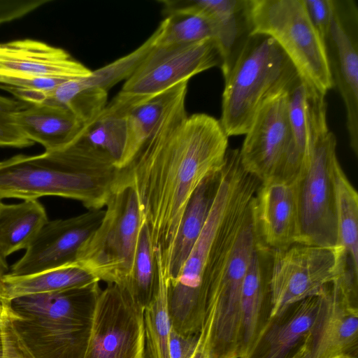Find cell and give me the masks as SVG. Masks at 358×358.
<instances>
[{
	"instance_id": "obj_10",
	"label": "cell",
	"mask_w": 358,
	"mask_h": 358,
	"mask_svg": "<svg viewBox=\"0 0 358 358\" xmlns=\"http://www.w3.org/2000/svg\"><path fill=\"white\" fill-rule=\"evenodd\" d=\"M336 138L329 131L315 143L308 163L293 183L299 220L296 243L338 245L334 167L338 160Z\"/></svg>"
},
{
	"instance_id": "obj_24",
	"label": "cell",
	"mask_w": 358,
	"mask_h": 358,
	"mask_svg": "<svg viewBox=\"0 0 358 358\" xmlns=\"http://www.w3.org/2000/svg\"><path fill=\"white\" fill-rule=\"evenodd\" d=\"M220 171L199 185L186 206L167 265L170 281L178 275L205 224L217 189Z\"/></svg>"
},
{
	"instance_id": "obj_36",
	"label": "cell",
	"mask_w": 358,
	"mask_h": 358,
	"mask_svg": "<svg viewBox=\"0 0 358 358\" xmlns=\"http://www.w3.org/2000/svg\"><path fill=\"white\" fill-rule=\"evenodd\" d=\"M50 0H0V24L20 19Z\"/></svg>"
},
{
	"instance_id": "obj_46",
	"label": "cell",
	"mask_w": 358,
	"mask_h": 358,
	"mask_svg": "<svg viewBox=\"0 0 358 358\" xmlns=\"http://www.w3.org/2000/svg\"><path fill=\"white\" fill-rule=\"evenodd\" d=\"M1 312H2V310L0 312V319H1Z\"/></svg>"
},
{
	"instance_id": "obj_9",
	"label": "cell",
	"mask_w": 358,
	"mask_h": 358,
	"mask_svg": "<svg viewBox=\"0 0 358 358\" xmlns=\"http://www.w3.org/2000/svg\"><path fill=\"white\" fill-rule=\"evenodd\" d=\"M346 271L344 251L340 245L294 243L273 251L269 317L282 314L303 299L322 296Z\"/></svg>"
},
{
	"instance_id": "obj_20",
	"label": "cell",
	"mask_w": 358,
	"mask_h": 358,
	"mask_svg": "<svg viewBox=\"0 0 358 358\" xmlns=\"http://www.w3.org/2000/svg\"><path fill=\"white\" fill-rule=\"evenodd\" d=\"M0 69L25 76L65 79L85 78L92 73L64 49L32 39L0 43Z\"/></svg>"
},
{
	"instance_id": "obj_35",
	"label": "cell",
	"mask_w": 358,
	"mask_h": 358,
	"mask_svg": "<svg viewBox=\"0 0 358 358\" xmlns=\"http://www.w3.org/2000/svg\"><path fill=\"white\" fill-rule=\"evenodd\" d=\"M311 23L324 41L330 29L334 0H304Z\"/></svg>"
},
{
	"instance_id": "obj_13",
	"label": "cell",
	"mask_w": 358,
	"mask_h": 358,
	"mask_svg": "<svg viewBox=\"0 0 358 358\" xmlns=\"http://www.w3.org/2000/svg\"><path fill=\"white\" fill-rule=\"evenodd\" d=\"M334 83L343 101L350 148L358 156V8L352 0H334L324 40Z\"/></svg>"
},
{
	"instance_id": "obj_18",
	"label": "cell",
	"mask_w": 358,
	"mask_h": 358,
	"mask_svg": "<svg viewBox=\"0 0 358 358\" xmlns=\"http://www.w3.org/2000/svg\"><path fill=\"white\" fill-rule=\"evenodd\" d=\"M254 215L259 243L271 251L296 243L299 220L294 185L273 178L262 182L255 196Z\"/></svg>"
},
{
	"instance_id": "obj_38",
	"label": "cell",
	"mask_w": 358,
	"mask_h": 358,
	"mask_svg": "<svg viewBox=\"0 0 358 358\" xmlns=\"http://www.w3.org/2000/svg\"><path fill=\"white\" fill-rule=\"evenodd\" d=\"M199 334L182 335L171 327L169 339V358H191L198 343Z\"/></svg>"
},
{
	"instance_id": "obj_16",
	"label": "cell",
	"mask_w": 358,
	"mask_h": 358,
	"mask_svg": "<svg viewBox=\"0 0 358 358\" xmlns=\"http://www.w3.org/2000/svg\"><path fill=\"white\" fill-rule=\"evenodd\" d=\"M104 210L48 221L9 274L26 275L76 262L78 253L100 224Z\"/></svg>"
},
{
	"instance_id": "obj_29",
	"label": "cell",
	"mask_w": 358,
	"mask_h": 358,
	"mask_svg": "<svg viewBox=\"0 0 358 358\" xmlns=\"http://www.w3.org/2000/svg\"><path fill=\"white\" fill-rule=\"evenodd\" d=\"M180 83L128 110L125 115V147L118 170L125 168L131 162L143 144L150 136L165 110L175 96Z\"/></svg>"
},
{
	"instance_id": "obj_37",
	"label": "cell",
	"mask_w": 358,
	"mask_h": 358,
	"mask_svg": "<svg viewBox=\"0 0 358 358\" xmlns=\"http://www.w3.org/2000/svg\"><path fill=\"white\" fill-rule=\"evenodd\" d=\"M34 144L14 124L11 114L0 113V147L24 148Z\"/></svg>"
},
{
	"instance_id": "obj_3",
	"label": "cell",
	"mask_w": 358,
	"mask_h": 358,
	"mask_svg": "<svg viewBox=\"0 0 358 358\" xmlns=\"http://www.w3.org/2000/svg\"><path fill=\"white\" fill-rule=\"evenodd\" d=\"M223 76L219 120L228 137L245 135L262 107L301 79L278 43L261 34L247 36Z\"/></svg>"
},
{
	"instance_id": "obj_22",
	"label": "cell",
	"mask_w": 358,
	"mask_h": 358,
	"mask_svg": "<svg viewBox=\"0 0 358 358\" xmlns=\"http://www.w3.org/2000/svg\"><path fill=\"white\" fill-rule=\"evenodd\" d=\"M273 251L258 243L241 290L240 357L243 358L271 311L270 277Z\"/></svg>"
},
{
	"instance_id": "obj_34",
	"label": "cell",
	"mask_w": 358,
	"mask_h": 358,
	"mask_svg": "<svg viewBox=\"0 0 358 358\" xmlns=\"http://www.w3.org/2000/svg\"><path fill=\"white\" fill-rule=\"evenodd\" d=\"M67 80L69 79L25 76L0 69V85L20 89L49 92Z\"/></svg>"
},
{
	"instance_id": "obj_31",
	"label": "cell",
	"mask_w": 358,
	"mask_h": 358,
	"mask_svg": "<svg viewBox=\"0 0 358 358\" xmlns=\"http://www.w3.org/2000/svg\"><path fill=\"white\" fill-rule=\"evenodd\" d=\"M162 32L158 45L193 43L207 39L216 42L217 31L214 22L206 15L194 11L169 14L162 21Z\"/></svg>"
},
{
	"instance_id": "obj_42",
	"label": "cell",
	"mask_w": 358,
	"mask_h": 358,
	"mask_svg": "<svg viewBox=\"0 0 358 358\" xmlns=\"http://www.w3.org/2000/svg\"><path fill=\"white\" fill-rule=\"evenodd\" d=\"M191 358H209L204 338L200 333L196 349Z\"/></svg>"
},
{
	"instance_id": "obj_26",
	"label": "cell",
	"mask_w": 358,
	"mask_h": 358,
	"mask_svg": "<svg viewBox=\"0 0 358 358\" xmlns=\"http://www.w3.org/2000/svg\"><path fill=\"white\" fill-rule=\"evenodd\" d=\"M48 221L45 208L38 200L14 204L0 201V255L6 259L27 250Z\"/></svg>"
},
{
	"instance_id": "obj_43",
	"label": "cell",
	"mask_w": 358,
	"mask_h": 358,
	"mask_svg": "<svg viewBox=\"0 0 358 358\" xmlns=\"http://www.w3.org/2000/svg\"><path fill=\"white\" fill-rule=\"evenodd\" d=\"M333 358H356V357L349 356V355H338V356L334 357Z\"/></svg>"
},
{
	"instance_id": "obj_30",
	"label": "cell",
	"mask_w": 358,
	"mask_h": 358,
	"mask_svg": "<svg viewBox=\"0 0 358 358\" xmlns=\"http://www.w3.org/2000/svg\"><path fill=\"white\" fill-rule=\"evenodd\" d=\"M144 309L153 299L157 287L155 248L148 224L142 220L133 266L122 285Z\"/></svg>"
},
{
	"instance_id": "obj_40",
	"label": "cell",
	"mask_w": 358,
	"mask_h": 358,
	"mask_svg": "<svg viewBox=\"0 0 358 358\" xmlns=\"http://www.w3.org/2000/svg\"><path fill=\"white\" fill-rule=\"evenodd\" d=\"M8 273V266L6 259L0 255V303L6 302V292L3 278Z\"/></svg>"
},
{
	"instance_id": "obj_41",
	"label": "cell",
	"mask_w": 358,
	"mask_h": 358,
	"mask_svg": "<svg viewBox=\"0 0 358 358\" xmlns=\"http://www.w3.org/2000/svg\"><path fill=\"white\" fill-rule=\"evenodd\" d=\"M288 358H310V348L308 336L297 350Z\"/></svg>"
},
{
	"instance_id": "obj_28",
	"label": "cell",
	"mask_w": 358,
	"mask_h": 358,
	"mask_svg": "<svg viewBox=\"0 0 358 358\" xmlns=\"http://www.w3.org/2000/svg\"><path fill=\"white\" fill-rule=\"evenodd\" d=\"M334 180L338 245L343 249L347 265L358 275V195L338 161L334 167Z\"/></svg>"
},
{
	"instance_id": "obj_23",
	"label": "cell",
	"mask_w": 358,
	"mask_h": 358,
	"mask_svg": "<svg viewBox=\"0 0 358 358\" xmlns=\"http://www.w3.org/2000/svg\"><path fill=\"white\" fill-rule=\"evenodd\" d=\"M12 121L30 141L45 151L60 150L78 136L84 124L66 107L29 104L11 114Z\"/></svg>"
},
{
	"instance_id": "obj_1",
	"label": "cell",
	"mask_w": 358,
	"mask_h": 358,
	"mask_svg": "<svg viewBox=\"0 0 358 358\" xmlns=\"http://www.w3.org/2000/svg\"><path fill=\"white\" fill-rule=\"evenodd\" d=\"M188 81L182 82L156 127L114 185H131L155 250L167 266L186 206L196 187L222 166L228 136L220 120L187 115Z\"/></svg>"
},
{
	"instance_id": "obj_33",
	"label": "cell",
	"mask_w": 358,
	"mask_h": 358,
	"mask_svg": "<svg viewBox=\"0 0 358 358\" xmlns=\"http://www.w3.org/2000/svg\"><path fill=\"white\" fill-rule=\"evenodd\" d=\"M0 334L3 358H36L14 326L8 303H1Z\"/></svg>"
},
{
	"instance_id": "obj_32",
	"label": "cell",
	"mask_w": 358,
	"mask_h": 358,
	"mask_svg": "<svg viewBox=\"0 0 358 358\" xmlns=\"http://www.w3.org/2000/svg\"><path fill=\"white\" fill-rule=\"evenodd\" d=\"M162 32V24L160 23L156 30L138 48L103 67L92 71L89 76L80 78L82 84L87 87L108 92V90L119 82L126 80L131 76L157 45Z\"/></svg>"
},
{
	"instance_id": "obj_12",
	"label": "cell",
	"mask_w": 358,
	"mask_h": 358,
	"mask_svg": "<svg viewBox=\"0 0 358 358\" xmlns=\"http://www.w3.org/2000/svg\"><path fill=\"white\" fill-rule=\"evenodd\" d=\"M143 308L122 285L101 289L83 358H145Z\"/></svg>"
},
{
	"instance_id": "obj_27",
	"label": "cell",
	"mask_w": 358,
	"mask_h": 358,
	"mask_svg": "<svg viewBox=\"0 0 358 358\" xmlns=\"http://www.w3.org/2000/svg\"><path fill=\"white\" fill-rule=\"evenodd\" d=\"M157 287L150 303L143 309L145 358H169L171 322L169 308L170 277L159 250H155Z\"/></svg>"
},
{
	"instance_id": "obj_19",
	"label": "cell",
	"mask_w": 358,
	"mask_h": 358,
	"mask_svg": "<svg viewBox=\"0 0 358 358\" xmlns=\"http://www.w3.org/2000/svg\"><path fill=\"white\" fill-rule=\"evenodd\" d=\"M320 306V296L310 297L268 317L243 358H288L310 332Z\"/></svg>"
},
{
	"instance_id": "obj_25",
	"label": "cell",
	"mask_w": 358,
	"mask_h": 358,
	"mask_svg": "<svg viewBox=\"0 0 358 358\" xmlns=\"http://www.w3.org/2000/svg\"><path fill=\"white\" fill-rule=\"evenodd\" d=\"M6 302L23 296L64 291L90 285L100 281L77 262L41 272L13 275L8 273L3 278Z\"/></svg>"
},
{
	"instance_id": "obj_7",
	"label": "cell",
	"mask_w": 358,
	"mask_h": 358,
	"mask_svg": "<svg viewBox=\"0 0 358 358\" xmlns=\"http://www.w3.org/2000/svg\"><path fill=\"white\" fill-rule=\"evenodd\" d=\"M255 200L241 227L222 240L208 269L205 319L212 334L222 340L234 339L241 331L243 282L259 243Z\"/></svg>"
},
{
	"instance_id": "obj_39",
	"label": "cell",
	"mask_w": 358,
	"mask_h": 358,
	"mask_svg": "<svg viewBox=\"0 0 358 358\" xmlns=\"http://www.w3.org/2000/svg\"><path fill=\"white\" fill-rule=\"evenodd\" d=\"M29 104L9 97L0 95V113L12 114Z\"/></svg>"
},
{
	"instance_id": "obj_11",
	"label": "cell",
	"mask_w": 358,
	"mask_h": 358,
	"mask_svg": "<svg viewBox=\"0 0 358 358\" xmlns=\"http://www.w3.org/2000/svg\"><path fill=\"white\" fill-rule=\"evenodd\" d=\"M221 65L220 50L213 39L156 45L113 99L129 110L199 73Z\"/></svg>"
},
{
	"instance_id": "obj_17",
	"label": "cell",
	"mask_w": 358,
	"mask_h": 358,
	"mask_svg": "<svg viewBox=\"0 0 358 358\" xmlns=\"http://www.w3.org/2000/svg\"><path fill=\"white\" fill-rule=\"evenodd\" d=\"M292 145L277 178L294 183L306 167L317 141L329 131L325 96L300 79L288 93Z\"/></svg>"
},
{
	"instance_id": "obj_44",
	"label": "cell",
	"mask_w": 358,
	"mask_h": 358,
	"mask_svg": "<svg viewBox=\"0 0 358 358\" xmlns=\"http://www.w3.org/2000/svg\"><path fill=\"white\" fill-rule=\"evenodd\" d=\"M0 358H3V353H2V341H1V334H0Z\"/></svg>"
},
{
	"instance_id": "obj_45",
	"label": "cell",
	"mask_w": 358,
	"mask_h": 358,
	"mask_svg": "<svg viewBox=\"0 0 358 358\" xmlns=\"http://www.w3.org/2000/svg\"><path fill=\"white\" fill-rule=\"evenodd\" d=\"M2 310V305L0 303V312Z\"/></svg>"
},
{
	"instance_id": "obj_14",
	"label": "cell",
	"mask_w": 358,
	"mask_h": 358,
	"mask_svg": "<svg viewBox=\"0 0 358 358\" xmlns=\"http://www.w3.org/2000/svg\"><path fill=\"white\" fill-rule=\"evenodd\" d=\"M357 281L343 273L320 296L315 324L308 335L310 358L349 355L357 358Z\"/></svg>"
},
{
	"instance_id": "obj_15",
	"label": "cell",
	"mask_w": 358,
	"mask_h": 358,
	"mask_svg": "<svg viewBox=\"0 0 358 358\" xmlns=\"http://www.w3.org/2000/svg\"><path fill=\"white\" fill-rule=\"evenodd\" d=\"M288 93L273 98L262 107L239 150L243 169L261 182L279 176L291 148Z\"/></svg>"
},
{
	"instance_id": "obj_4",
	"label": "cell",
	"mask_w": 358,
	"mask_h": 358,
	"mask_svg": "<svg viewBox=\"0 0 358 358\" xmlns=\"http://www.w3.org/2000/svg\"><path fill=\"white\" fill-rule=\"evenodd\" d=\"M244 169L239 150L228 149L205 224L177 278L169 282L172 328L188 336L200 332L207 303L206 273L218 233Z\"/></svg>"
},
{
	"instance_id": "obj_6",
	"label": "cell",
	"mask_w": 358,
	"mask_h": 358,
	"mask_svg": "<svg viewBox=\"0 0 358 358\" xmlns=\"http://www.w3.org/2000/svg\"><path fill=\"white\" fill-rule=\"evenodd\" d=\"M247 13L250 34L273 38L301 80L324 96L334 87L324 41L304 0H248Z\"/></svg>"
},
{
	"instance_id": "obj_21",
	"label": "cell",
	"mask_w": 358,
	"mask_h": 358,
	"mask_svg": "<svg viewBox=\"0 0 358 358\" xmlns=\"http://www.w3.org/2000/svg\"><path fill=\"white\" fill-rule=\"evenodd\" d=\"M164 14L194 11L210 17L217 31L216 43L222 58L223 75L241 44L250 33L248 19V0L161 1Z\"/></svg>"
},
{
	"instance_id": "obj_2",
	"label": "cell",
	"mask_w": 358,
	"mask_h": 358,
	"mask_svg": "<svg viewBox=\"0 0 358 358\" xmlns=\"http://www.w3.org/2000/svg\"><path fill=\"white\" fill-rule=\"evenodd\" d=\"M101 289L95 282L8 303L14 326L36 358H83Z\"/></svg>"
},
{
	"instance_id": "obj_8",
	"label": "cell",
	"mask_w": 358,
	"mask_h": 358,
	"mask_svg": "<svg viewBox=\"0 0 358 358\" xmlns=\"http://www.w3.org/2000/svg\"><path fill=\"white\" fill-rule=\"evenodd\" d=\"M141 222L134 187H113L102 220L80 249L76 262L99 281L124 284L133 266Z\"/></svg>"
},
{
	"instance_id": "obj_5",
	"label": "cell",
	"mask_w": 358,
	"mask_h": 358,
	"mask_svg": "<svg viewBox=\"0 0 358 358\" xmlns=\"http://www.w3.org/2000/svg\"><path fill=\"white\" fill-rule=\"evenodd\" d=\"M116 172H79L59 150L17 155L0 162V201L57 196L77 200L89 210L103 209L112 193Z\"/></svg>"
}]
</instances>
